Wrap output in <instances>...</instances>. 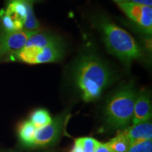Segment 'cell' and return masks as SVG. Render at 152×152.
<instances>
[{
  "label": "cell",
  "mask_w": 152,
  "mask_h": 152,
  "mask_svg": "<svg viewBox=\"0 0 152 152\" xmlns=\"http://www.w3.org/2000/svg\"><path fill=\"white\" fill-rule=\"evenodd\" d=\"M102 142L96 139L84 137L74 140V143L69 152H96Z\"/></svg>",
  "instance_id": "obj_11"
},
{
  "label": "cell",
  "mask_w": 152,
  "mask_h": 152,
  "mask_svg": "<svg viewBox=\"0 0 152 152\" xmlns=\"http://www.w3.org/2000/svg\"><path fill=\"white\" fill-rule=\"evenodd\" d=\"M66 113L57 115L47 126L37 129L31 149L52 147L59 141L65 124Z\"/></svg>",
  "instance_id": "obj_5"
},
{
  "label": "cell",
  "mask_w": 152,
  "mask_h": 152,
  "mask_svg": "<svg viewBox=\"0 0 152 152\" xmlns=\"http://www.w3.org/2000/svg\"><path fill=\"white\" fill-rule=\"evenodd\" d=\"M0 152H20L14 149H0Z\"/></svg>",
  "instance_id": "obj_17"
},
{
  "label": "cell",
  "mask_w": 152,
  "mask_h": 152,
  "mask_svg": "<svg viewBox=\"0 0 152 152\" xmlns=\"http://www.w3.org/2000/svg\"><path fill=\"white\" fill-rule=\"evenodd\" d=\"M75 83L85 102L96 100L115 80L108 64L93 53L80 57L73 71Z\"/></svg>",
  "instance_id": "obj_1"
},
{
  "label": "cell",
  "mask_w": 152,
  "mask_h": 152,
  "mask_svg": "<svg viewBox=\"0 0 152 152\" xmlns=\"http://www.w3.org/2000/svg\"><path fill=\"white\" fill-rule=\"evenodd\" d=\"M113 1L117 3H120V2H127V1H129V0H113Z\"/></svg>",
  "instance_id": "obj_18"
},
{
  "label": "cell",
  "mask_w": 152,
  "mask_h": 152,
  "mask_svg": "<svg viewBox=\"0 0 152 152\" xmlns=\"http://www.w3.org/2000/svg\"><path fill=\"white\" fill-rule=\"evenodd\" d=\"M39 30H22L15 32H0V59L8 60L11 55L23 48L26 42Z\"/></svg>",
  "instance_id": "obj_6"
},
{
  "label": "cell",
  "mask_w": 152,
  "mask_h": 152,
  "mask_svg": "<svg viewBox=\"0 0 152 152\" xmlns=\"http://www.w3.org/2000/svg\"><path fill=\"white\" fill-rule=\"evenodd\" d=\"M37 129L30 121H24L19 126L18 136L19 141L24 147L31 149Z\"/></svg>",
  "instance_id": "obj_10"
},
{
  "label": "cell",
  "mask_w": 152,
  "mask_h": 152,
  "mask_svg": "<svg viewBox=\"0 0 152 152\" xmlns=\"http://www.w3.org/2000/svg\"><path fill=\"white\" fill-rule=\"evenodd\" d=\"M128 137L131 145L137 142L152 140V123L150 121L137 123L121 130Z\"/></svg>",
  "instance_id": "obj_9"
},
{
  "label": "cell",
  "mask_w": 152,
  "mask_h": 152,
  "mask_svg": "<svg viewBox=\"0 0 152 152\" xmlns=\"http://www.w3.org/2000/svg\"><path fill=\"white\" fill-rule=\"evenodd\" d=\"M152 115L151 101L149 93L146 90L137 92L134 102L132 125L150 121Z\"/></svg>",
  "instance_id": "obj_8"
},
{
  "label": "cell",
  "mask_w": 152,
  "mask_h": 152,
  "mask_svg": "<svg viewBox=\"0 0 152 152\" xmlns=\"http://www.w3.org/2000/svg\"><path fill=\"white\" fill-rule=\"evenodd\" d=\"M96 27L103 37L108 52L130 66L134 60L143 57V52L134 39L113 22L105 17L99 18Z\"/></svg>",
  "instance_id": "obj_2"
},
{
  "label": "cell",
  "mask_w": 152,
  "mask_h": 152,
  "mask_svg": "<svg viewBox=\"0 0 152 152\" xmlns=\"http://www.w3.org/2000/svg\"><path fill=\"white\" fill-rule=\"evenodd\" d=\"M47 152H58V151H47Z\"/></svg>",
  "instance_id": "obj_19"
},
{
  "label": "cell",
  "mask_w": 152,
  "mask_h": 152,
  "mask_svg": "<svg viewBox=\"0 0 152 152\" xmlns=\"http://www.w3.org/2000/svg\"><path fill=\"white\" fill-rule=\"evenodd\" d=\"M64 54V46L60 39L45 47H23L11 55L8 60L18 61L28 64H40L58 61Z\"/></svg>",
  "instance_id": "obj_4"
},
{
  "label": "cell",
  "mask_w": 152,
  "mask_h": 152,
  "mask_svg": "<svg viewBox=\"0 0 152 152\" xmlns=\"http://www.w3.org/2000/svg\"><path fill=\"white\" fill-rule=\"evenodd\" d=\"M129 1L136 4H140L149 6V7H151L152 6V0H129Z\"/></svg>",
  "instance_id": "obj_15"
},
{
  "label": "cell",
  "mask_w": 152,
  "mask_h": 152,
  "mask_svg": "<svg viewBox=\"0 0 152 152\" xmlns=\"http://www.w3.org/2000/svg\"><path fill=\"white\" fill-rule=\"evenodd\" d=\"M127 152H152V140L133 144Z\"/></svg>",
  "instance_id": "obj_14"
},
{
  "label": "cell",
  "mask_w": 152,
  "mask_h": 152,
  "mask_svg": "<svg viewBox=\"0 0 152 152\" xmlns=\"http://www.w3.org/2000/svg\"><path fill=\"white\" fill-rule=\"evenodd\" d=\"M137 94L132 83H128L118 87L106 99L104 113L109 130L121 131L130 126Z\"/></svg>",
  "instance_id": "obj_3"
},
{
  "label": "cell",
  "mask_w": 152,
  "mask_h": 152,
  "mask_svg": "<svg viewBox=\"0 0 152 152\" xmlns=\"http://www.w3.org/2000/svg\"><path fill=\"white\" fill-rule=\"evenodd\" d=\"M105 144L111 152H127L131 146L130 142L121 130Z\"/></svg>",
  "instance_id": "obj_12"
},
{
  "label": "cell",
  "mask_w": 152,
  "mask_h": 152,
  "mask_svg": "<svg viewBox=\"0 0 152 152\" xmlns=\"http://www.w3.org/2000/svg\"><path fill=\"white\" fill-rule=\"evenodd\" d=\"M96 152H111V151H110V150L108 149V147H106L105 143H102V142L100 147L98 148Z\"/></svg>",
  "instance_id": "obj_16"
},
{
  "label": "cell",
  "mask_w": 152,
  "mask_h": 152,
  "mask_svg": "<svg viewBox=\"0 0 152 152\" xmlns=\"http://www.w3.org/2000/svg\"><path fill=\"white\" fill-rule=\"evenodd\" d=\"M30 1H34V0H30Z\"/></svg>",
  "instance_id": "obj_20"
},
{
  "label": "cell",
  "mask_w": 152,
  "mask_h": 152,
  "mask_svg": "<svg viewBox=\"0 0 152 152\" xmlns=\"http://www.w3.org/2000/svg\"><path fill=\"white\" fill-rule=\"evenodd\" d=\"M120 9L130 20L136 23L147 34H151L152 8L151 7L127 1L117 3Z\"/></svg>",
  "instance_id": "obj_7"
},
{
  "label": "cell",
  "mask_w": 152,
  "mask_h": 152,
  "mask_svg": "<svg viewBox=\"0 0 152 152\" xmlns=\"http://www.w3.org/2000/svg\"><path fill=\"white\" fill-rule=\"evenodd\" d=\"M29 121L36 129H40L51 123L52 118L47 110L38 109L30 114Z\"/></svg>",
  "instance_id": "obj_13"
}]
</instances>
